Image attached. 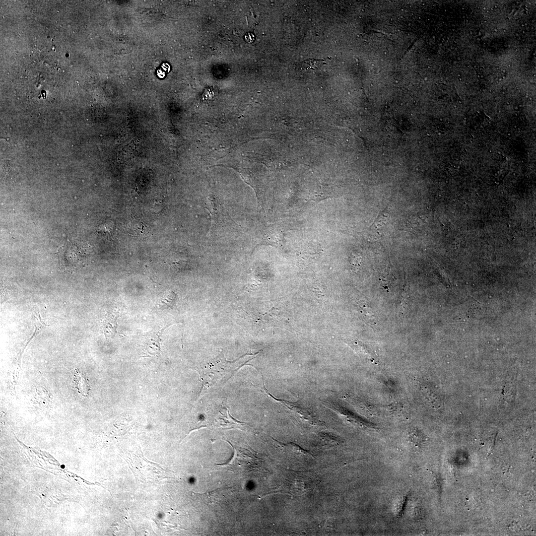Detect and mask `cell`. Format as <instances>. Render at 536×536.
I'll return each mask as SVG.
<instances>
[{
	"label": "cell",
	"mask_w": 536,
	"mask_h": 536,
	"mask_svg": "<svg viewBox=\"0 0 536 536\" xmlns=\"http://www.w3.org/2000/svg\"><path fill=\"white\" fill-rule=\"evenodd\" d=\"M253 354H245L232 361L227 360L223 354H220L213 359L206 363L199 370L202 382L205 388L222 384L226 382L234 373L245 365L253 357Z\"/></svg>",
	"instance_id": "obj_1"
},
{
	"label": "cell",
	"mask_w": 536,
	"mask_h": 536,
	"mask_svg": "<svg viewBox=\"0 0 536 536\" xmlns=\"http://www.w3.org/2000/svg\"><path fill=\"white\" fill-rule=\"evenodd\" d=\"M93 253L92 247L86 243L67 242L58 251L60 265L65 270L74 271L89 262Z\"/></svg>",
	"instance_id": "obj_2"
},
{
	"label": "cell",
	"mask_w": 536,
	"mask_h": 536,
	"mask_svg": "<svg viewBox=\"0 0 536 536\" xmlns=\"http://www.w3.org/2000/svg\"><path fill=\"white\" fill-rule=\"evenodd\" d=\"M317 481L311 472L291 471L285 480L284 487L293 495H301L313 489Z\"/></svg>",
	"instance_id": "obj_3"
},
{
	"label": "cell",
	"mask_w": 536,
	"mask_h": 536,
	"mask_svg": "<svg viewBox=\"0 0 536 536\" xmlns=\"http://www.w3.org/2000/svg\"><path fill=\"white\" fill-rule=\"evenodd\" d=\"M168 326L153 330L144 335L143 345L145 354L149 356H158L160 354L161 335L164 330Z\"/></svg>",
	"instance_id": "obj_4"
},
{
	"label": "cell",
	"mask_w": 536,
	"mask_h": 536,
	"mask_svg": "<svg viewBox=\"0 0 536 536\" xmlns=\"http://www.w3.org/2000/svg\"><path fill=\"white\" fill-rule=\"evenodd\" d=\"M73 381L78 394L82 397H87L90 388L86 375L79 369L76 368Z\"/></svg>",
	"instance_id": "obj_5"
},
{
	"label": "cell",
	"mask_w": 536,
	"mask_h": 536,
	"mask_svg": "<svg viewBox=\"0 0 536 536\" xmlns=\"http://www.w3.org/2000/svg\"><path fill=\"white\" fill-rule=\"evenodd\" d=\"M284 234L277 229H271L266 231L262 238L261 245H270L276 247L282 246Z\"/></svg>",
	"instance_id": "obj_6"
},
{
	"label": "cell",
	"mask_w": 536,
	"mask_h": 536,
	"mask_svg": "<svg viewBox=\"0 0 536 536\" xmlns=\"http://www.w3.org/2000/svg\"><path fill=\"white\" fill-rule=\"evenodd\" d=\"M117 312L108 313L102 320V327L106 338L113 337L117 333L118 324Z\"/></svg>",
	"instance_id": "obj_7"
},
{
	"label": "cell",
	"mask_w": 536,
	"mask_h": 536,
	"mask_svg": "<svg viewBox=\"0 0 536 536\" xmlns=\"http://www.w3.org/2000/svg\"><path fill=\"white\" fill-rule=\"evenodd\" d=\"M206 205L215 221H224L225 219L227 217L228 214L223 206L219 202L215 201L214 200L213 201L209 199L208 204Z\"/></svg>",
	"instance_id": "obj_8"
},
{
	"label": "cell",
	"mask_w": 536,
	"mask_h": 536,
	"mask_svg": "<svg viewBox=\"0 0 536 536\" xmlns=\"http://www.w3.org/2000/svg\"><path fill=\"white\" fill-rule=\"evenodd\" d=\"M127 231L134 236L145 237L149 235V227L142 222L134 221L129 223Z\"/></svg>",
	"instance_id": "obj_9"
},
{
	"label": "cell",
	"mask_w": 536,
	"mask_h": 536,
	"mask_svg": "<svg viewBox=\"0 0 536 536\" xmlns=\"http://www.w3.org/2000/svg\"><path fill=\"white\" fill-rule=\"evenodd\" d=\"M176 301V294L170 291L163 295L157 300L156 307L161 310L171 309L174 306Z\"/></svg>",
	"instance_id": "obj_10"
},
{
	"label": "cell",
	"mask_w": 536,
	"mask_h": 536,
	"mask_svg": "<svg viewBox=\"0 0 536 536\" xmlns=\"http://www.w3.org/2000/svg\"><path fill=\"white\" fill-rule=\"evenodd\" d=\"M323 60L309 59L303 62V65L306 70L315 69L320 67L324 62Z\"/></svg>",
	"instance_id": "obj_11"
}]
</instances>
